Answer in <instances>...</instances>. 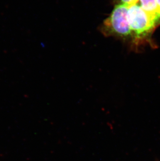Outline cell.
I'll list each match as a JSON object with an SVG mask.
<instances>
[{
    "mask_svg": "<svg viewBox=\"0 0 160 161\" xmlns=\"http://www.w3.org/2000/svg\"><path fill=\"white\" fill-rule=\"evenodd\" d=\"M129 6L125 4L116 5L103 24V29L108 35L127 36L131 31L127 20Z\"/></svg>",
    "mask_w": 160,
    "mask_h": 161,
    "instance_id": "cell-1",
    "label": "cell"
},
{
    "mask_svg": "<svg viewBox=\"0 0 160 161\" xmlns=\"http://www.w3.org/2000/svg\"><path fill=\"white\" fill-rule=\"evenodd\" d=\"M127 20L131 32H134L137 38L150 32L159 23L137 3L129 6Z\"/></svg>",
    "mask_w": 160,
    "mask_h": 161,
    "instance_id": "cell-2",
    "label": "cell"
},
{
    "mask_svg": "<svg viewBox=\"0 0 160 161\" xmlns=\"http://www.w3.org/2000/svg\"><path fill=\"white\" fill-rule=\"evenodd\" d=\"M141 7L147 13L155 18L157 21L160 20V11L157 0H139Z\"/></svg>",
    "mask_w": 160,
    "mask_h": 161,
    "instance_id": "cell-3",
    "label": "cell"
},
{
    "mask_svg": "<svg viewBox=\"0 0 160 161\" xmlns=\"http://www.w3.org/2000/svg\"><path fill=\"white\" fill-rule=\"evenodd\" d=\"M139 0H120L121 4L130 6L132 5L135 4L138 2Z\"/></svg>",
    "mask_w": 160,
    "mask_h": 161,
    "instance_id": "cell-4",
    "label": "cell"
},
{
    "mask_svg": "<svg viewBox=\"0 0 160 161\" xmlns=\"http://www.w3.org/2000/svg\"><path fill=\"white\" fill-rule=\"evenodd\" d=\"M157 5H158L159 10L160 11V0H157Z\"/></svg>",
    "mask_w": 160,
    "mask_h": 161,
    "instance_id": "cell-5",
    "label": "cell"
}]
</instances>
